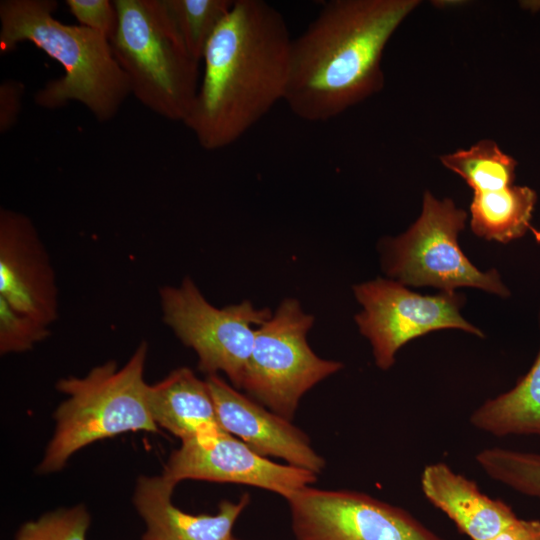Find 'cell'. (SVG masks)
<instances>
[{
	"instance_id": "23",
	"label": "cell",
	"mask_w": 540,
	"mask_h": 540,
	"mask_svg": "<svg viewBox=\"0 0 540 540\" xmlns=\"http://www.w3.org/2000/svg\"><path fill=\"white\" fill-rule=\"evenodd\" d=\"M51 334L49 326L11 307L0 297V353L31 350Z\"/></svg>"
},
{
	"instance_id": "21",
	"label": "cell",
	"mask_w": 540,
	"mask_h": 540,
	"mask_svg": "<svg viewBox=\"0 0 540 540\" xmlns=\"http://www.w3.org/2000/svg\"><path fill=\"white\" fill-rule=\"evenodd\" d=\"M475 460L493 480L540 500V453L489 447L479 451Z\"/></svg>"
},
{
	"instance_id": "16",
	"label": "cell",
	"mask_w": 540,
	"mask_h": 540,
	"mask_svg": "<svg viewBox=\"0 0 540 540\" xmlns=\"http://www.w3.org/2000/svg\"><path fill=\"white\" fill-rule=\"evenodd\" d=\"M148 406L157 426L182 441L225 431L218 419L206 380L187 367L173 370L163 380L149 385Z\"/></svg>"
},
{
	"instance_id": "24",
	"label": "cell",
	"mask_w": 540,
	"mask_h": 540,
	"mask_svg": "<svg viewBox=\"0 0 540 540\" xmlns=\"http://www.w3.org/2000/svg\"><path fill=\"white\" fill-rule=\"evenodd\" d=\"M65 4L79 25L102 34L109 41L113 38L118 26L114 1L66 0Z\"/></svg>"
},
{
	"instance_id": "3",
	"label": "cell",
	"mask_w": 540,
	"mask_h": 540,
	"mask_svg": "<svg viewBox=\"0 0 540 540\" xmlns=\"http://www.w3.org/2000/svg\"><path fill=\"white\" fill-rule=\"evenodd\" d=\"M57 6L55 0H2L0 51L28 42L62 66L64 74L34 94L38 106L54 110L75 101L99 122L109 121L131 94L127 76L110 41L87 27L60 22L54 17Z\"/></svg>"
},
{
	"instance_id": "20",
	"label": "cell",
	"mask_w": 540,
	"mask_h": 540,
	"mask_svg": "<svg viewBox=\"0 0 540 540\" xmlns=\"http://www.w3.org/2000/svg\"><path fill=\"white\" fill-rule=\"evenodd\" d=\"M234 0H164L166 9L191 55L201 62L212 35Z\"/></svg>"
},
{
	"instance_id": "10",
	"label": "cell",
	"mask_w": 540,
	"mask_h": 540,
	"mask_svg": "<svg viewBox=\"0 0 540 540\" xmlns=\"http://www.w3.org/2000/svg\"><path fill=\"white\" fill-rule=\"evenodd\" d=\"M287 501L296 540H445L407 510L359 491L307 486Z\"/></svg>"
},
{
	"instance_id": "9",
	"label": "cell",
	"mask_w": 540,
	"mask_h": 540,
	"mask_svg": "<svg viewBox=\"0 0 540 540\" xmlns=\"http://www.w3.org/2000/svg\"><path fill=\"white\" fill-rule=\"evenodd\" d=\"M363 310L355 320L370 342L376 365L387 370L399 349L414 338L439 329H460L482 337L460 314L464 298L455 292L424 296L395 280L378 278L355 285Z\"/></svg>"
},
{
	"instance_id": "22",
	"label": "cell",
	"mask_w": 540,
	"mask_h": 540,
	"mask_svg": "<svg viewBox=\"0 0 540 540\" xmlns=\"http://www.w3.org/2000/svg\"><path fill=\"white\" fill-rule=\"evenodd\" d=\"M90 517L84 506L62 509L24 524L15 540H86Z\"/></svg>"
},
{
	"instance_id": "27",
	"label": "cell",
	"mask_w": 540,
	"mask_h": 540,
	"mask_svg": "<svg viewBox=\"0 0 540 540\" xmlns=\"http://www.w3.org/2000/svg\"><path fill=\"white\" fill-rule=\"evenodd\" d=\"M520 3L521 6L532 12H537L538 10H540V1H524Z\"/></svg>"
},
{
	"instance_id": "5",
	"label": "cell",
	"mask_w": 540,
	"mask_h": 540,
	"mask_svg": "<svg viewBox=\"0 0 540 540\" xmlns=\"http://www.w3.org/2000/svg\"><path fill=\"white\" fill-rule=\"evenodd\" d=\"M148 344L142 341L127 363L107 361L84 377H67L57 390L67 395L55 413L56 430L40 463L43 473L60 470L73 453L97 440L128 431L157 432L144 380Z\"/></svg>"
},
{
	"instance_id": "26",
	"label": "cell",
	"mask_w": 540,
	"mask_h": 540,
	"mask_svg": "<svg viewBox=\"0 0 540 540\" xmlns=\"http://www.w3.org/2000/svg\"><path fill=\"white\" fill-rule=\"evenodd\" d=\"M491 540H540V520L517 518Z\"/></svg>"
},
{
	"instance_id": "25",
	"label": "cell",
	"mask_w": 540,
	"mask_h": 540,
	"mask_svg": "<svg viewBox=\"0 0 540 540\" xmlns=\"http://www.w3.org/2000/svg\"><path fill=\"white\" fill-rule=\"evenodd\" d=\"M24 84L6 79L0 84V132H8L18 120L22 109Z\"/></svg>"
},
{
	"instance_id": "28",
	"label": "cell",
	"mask_w": 540,
	"mask_h": 540,
	"mask_svg": "<svg viewBox=\"0 0 540 540\" xmlns=\"http://www.w3.org/2000/svg\"><path fill=\"white\" fill-rule=\"evenodd\" d=\"M231 540H239V539H237V538H235V537L233 536V538H232Z\"/></svg>"
},
{
	"instance_id": "1",
	"label": "cell",
	"mask_w": 540,
	"mask_h": 540,
	"mask_svg": "<svg viewBox=\"0 0 540 540\" xmlns=\"http://www.w3.org/2000/svg\"><path fill=\"white\" fill-rule=\"evenodd\" d=\"M292 40L272 5L234 0L206 46L198 92L183 122L203 149L235 143L284 101Z\"/></svg>"
},
{
	"instance_id": "11",
	"label": "cell",
	"mask_w": 540,
	"mask_h": 540,
	"mask_svg": "<svg viewBox=\"0 0 540 540\" xmlns=\"http://www.w3.org/2000/svg\"><path fill=\"white\" fill-rule=\"evenodd\" d=\"M162 476L175 486L187 479L244 484L286 500L317 481V474L270 461L226 431L182 441Z\"/></svg>"
},
{
	"instance_id": "2",
	"label": "cell",
	"mask_w": 540,
	"mask_h": 540,
	"mask_svg": "<svg viewBox=\"0 0 540 540\" xmlns=\"http://www.w3.org/2000/svg\"><path fill=\"white\" fill-rule=\"evenodd\" d=\"M419 0H330L292 40L284 102L307 122L329 121L384 87V49Z\"/></svg>"
},
{
	"instance_id": "17",
	"label": "cell",
	"mask_w": 540,
	"mask_h": 540,
	"mask_svg": "<svg viewBox=\"0 0 540 540\" xmlns=\"http://www.w3.org/2000/svg\"><path fill=\"white\" fill-rule=\"evenodd\" d=\"M469 421L476 429L496 437H540V348L515 386L483 402Z\"/></svg>"
},
{
	"instance_id": "14",
	"label": "cell",
	"mask_w": 540,
	"mask_h": 540,
	"mask_svg": "<svg viewBox=\"0 0 540 540\" xmlns=\"http://www.w3.org/2000/svg\"><path fill=\"white\" fill-rule=\"evenodd\" d=\"M175 485L163 476L141 477L134 504L146 525L143 540H231L232 529L250 502L248 494L236 502L222 501L214 515H193L172 503Z\"/></svg>"
},
{
	"instance_id": "4",
	"label": "cell",
	"mask_w": 540,
	"mask_h": 540,
	"mask_svg": "<svg viewBox=\"0 0 540 540\" xmlns=\"http://www.w3.org/2000/svg\"><path fill=\"white\" fill-rule=\"evenodd\" d=\"M117 30L113 55L130 92L146 108L184 122L200 84V62L183 42L164 0H114Z\"/></svg>"
},
{
	"instance_id": "6",
	"label": "cell",
	"mask_w": 540,
	"mask_h": 540,
	"mask_svg": "<svg viewBox=\"0 0 540 540\" xmlns=\"http://www.w3.org/2000/svg\"><path fill=\"white\" fill-rule=\"evenodd\" d=\"M466 219L467 213L451 199L438 200L426 191L418 219L384 243L386 273L403 285L432 286L442 292L475 287L508 296L496 270L480 271L460 249L457 239Z\"/></svg>"
},
{
	"instance_id": "18",
	"label": "cell",
	"mask_w": 540,
	"mask_h": 540,
	"mask_svg": "<svg viewBox=\"0 0 540 540\" xmlns=\"http://www.w3.org/2000/svg\"><path fill=\"white\" fill-rule=\"evenodd\" d=\"M471 229L481 238L508 243L521 238L531 227L537 194L527 186L473 191Z\"/></svg>"
},
{
	"instance_id": "8",
	"label": "cell",
	"mask_w": 540,
	"mask_h": 540,
	"mask_svg": "<svg viewBox=\"0 0 540 540\" xmlns=\"http://www.w3.org/2000/svg\"><path fill=\"white\" fill-rule=\"evenodd\" d=\"M159 298L164 324L195 351L198 368L208 375L221 371L240 389L256 330L272 316L271 310L250 301L215 307L189 276L177 286H162Z\"/></svg>"
},
{
	"instance_id": "7",
	"label": "cell",
	"mask_w": 540,
	"mask_h": 540,
	"mask_svg": "<svg viewBox=\"0 0 540 540\" xmlns=\"http://www.w3.org/2000/svg\"><path fill=\"white\" fill-rule=\"evenodd\" d=\"M314 317L296 299L283 300L256 330L242 386L259 403L288 420L302 396L343 364L317 356L307 343Z\"/></svg>"
},
{
	"instance_id": "19",
	"label": "cell",
	"mask_w": 540,
	"mask_h": 540,
	"mask_svg": "<svg viewBox=\"0 0 540 540\" xmlns=\"http://www.w3.org/2000/svg\"><path fill=\"white\" fill-rule=\"evenodd\" d=\"M440 161L446 168L461 176L473 191L513 185L518 164L490 139L480 140L468 149L442 155Z\"/></svg>"
},
{
	"instance_id": "12",
	"label": "cell",
	"mask_w": 540,
	"mask_h": 540,
	"mask_svg": "<svg viewBox=\"0 0 540 540\" xmlns=\"http://www.w3.org/2000/svg\"><path fill=\"white\" fill-rule=\"evenodd\" d=\"M0 297L15 310L51 326L59 316L50 256L33 221L0 209Z\"/></svg>"
},
{
	"instance_id": "15",
	"label": "cell",
	"mask_w": 540,
	"mask_h": 540,
	"mask_svg": "<svg viewBox=\"0 0 540 540\" xmlns=\"http://www.w3.org/2000/svg\"><path fill=\"white\" fill-rule=\"evenodd\" d=\"M424 497L471 540H491L518 517L505 501L481 492L472 479L436 462L422 470Z\"/></svg>"
},
{
	"instance_id": "13",
	"label": "cell",
	"mask_w": 540,
	"mask_h": 540,
	"mask_svg": "<svg viewBox=\"0 0 540 540\" xmlns=\"http://www.w3.org/2000/svg\"><path fill=\"white\" fill-rule=\"evenodd\" d=\"M206 381L226 432L239 437L264 457H278L315 474L322 472L324 459L312 448L307 435L290 420L244 396L217 374L208 375Z\"/></svg>"
}]
</instances>
